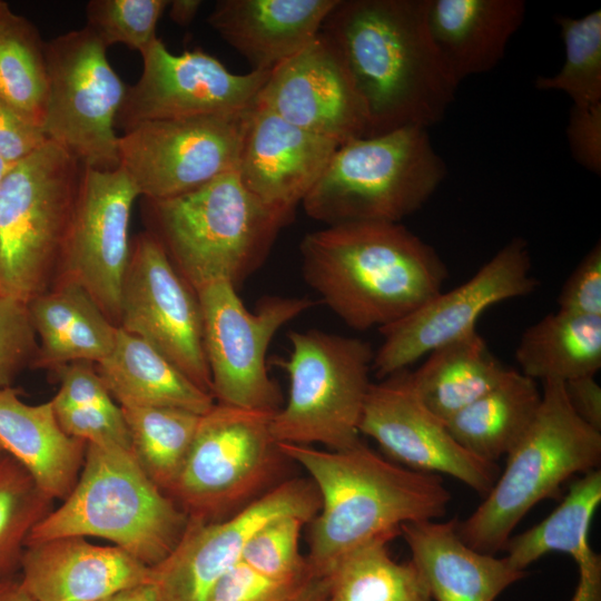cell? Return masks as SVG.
Masks as SVG:
<instances>
[{
    "instance_id": "484cf974",
    "label": "cell",
    "mask_w": 601,
    "mask_h": 601,
    "mask_svg": "<svg viewBox=\"0 0 601 601\" xmlns=\"http://www.w3.org/2000/svg\"><path fill=\"white\" fill-rule=\"evenodd\" d=\"M0 446L47 495L62 501L77 483L87 443L62 430L51 400L27 404L9 386L0 390Z\"/></svg>"
},
{
    "instance_id": "816d5d0a",
    "label": "cell",
    "mask_w": 601,
    "mask_h": 601,
    "mask_svg": "<svg viewBox=\"0 0 601 601\" xmlns=\"http://www.w3.org/2000/svg\"><path fill=\"white\" fill-rule=\"evenodd\" d=\"M0 601H35L14 577L0 578Z\"/></svg>"
},
{
    "instance_id": "3957f363",
    "label": "cell",
    "mask_w": 601,
    "mask_h": 601,
    "mask_svg": "<svg viewBox=\"0 0 601 601\" xmlns=\"http://www.w3.org/2000/svg\"><path fill=\"white\" fill-rule=\"evenodd\" d=\"M277 444L308 473L321 497L306 556L317 575L358 545L400 534L402 524L442 518L452 499L440 475L390 462L363 442L342 451Z\"/></svg>"
},
{
    "instance_id": "f1b7e54d",
    "label": "cell",
    "mask_w": 601,
    "mask_h": 601,
    "mask_svg": "<svg viewBox=\"0 0 601 601\" xmlns=\"http://www.w3.org/2000/svg\"><path fill=\"white\" fill-rule=\"evenodd\" d=\"M97 372L120 406H165L204 415L215 404L210 393L155 347L120 327L111 353L98 363Z\"/></svg>"
},
{
    "instance_id": "d6a6232c",
    "label": "cell",
    "mask_w": 601,
    "mask_h": 601,
    "mask_svg": "<svg viewBox=\"0 0 601 601\" xmlns=\"http://www.w3.org/2000/svg\"><path fill=\"white\" fill-rule=\"evenodd\" d=\"M396 534L367 541L342 556L328 572L325 601H432L412 560L400 563L387 544Z\"/></svg>"
},
{
    "instance_id": "1f68e13d",
    "label": "cell",
    "mask_w": 601,
    "mask_h": 601,
    "mask_svg": "<svg viewBox=\"0 0 601 601\" xmlns=\"http://www.w3.org/2000/svg\"><path fill=\"white\" fill-rule=\"evenodd\" d=\"M520 372L534 381L595 375L601 367V316L561 311L528 327L515 351Z\"/></svg>"
},
{
    "instance_id": "f546056e",
    "label": "cell",
    "mask_w": 601,
    "mask_h": 601,
    "mask_svg": "<svg viewBox=\"0 0 601 601\" xmlns=\"http://www.w3.org/2000/svg\"><path fill=\"white\" fill-rule=\"evenodd\" d=\"M427 355L407 377L424 406L444 423L492 390L509 370L477 331Z\"/></svg>"
},
{
    "instance_id": "30bf717a",
    "label": "cell",
    "mask_w": 601,
    "mask_h": 601,
    "mask_svg": "<svg viewBox=\"0 0 601 601\" xmlns=\"http://www.w3.org/2000/svg\"><path fill=\"white\" fill-rule=\"evenodd\" d=\"M274 414L215 403L201 415L167 493L189 520L226 519L279 483L276 479L289 460L272 435Z\"/></svg>"
},
{
    "instance_id": "ac0fdd59",
    "label": "cell",
    "mask_w": 601,
    "mask_h": 601,
    "mask_svg": "<svg viewBox=\"0 0 601 601\" xmlns=\"http://www.w3.org/2000/svg\"><path fill=\"white\" fill-rule=\"evenodd\" d=\"M140 196L120 168H83L62 252L66 278L80 284L107 317L119 323L129 258V223Z\"/></svg>"
},
{
    "instance_id": "83f0119b",
    "label": "cell",
    "mask_w": 601,
    "mask_h": 601,
    "mask_svg": "<svg viewBox=\"0 0 601 601\" xmlns=\"http://www.w3.org/2000/svg\"><path fill=\"white\" fill-rule=\"evenodd\" d=\"M30 319L40 338L37 366L72 362H101L112 351L117 331L91 295L66 278L50 293L28 303Z\"/></svg>"
},
{
    "instance_id": "52a82bcc",
    "label": "cell",
    "mask_w": 601,
    "mask_h": 601,
    "mask_svg": "<svg viewBox=\"0 0 601 601\" xmlns=\"http://www.w3.org/2000/svg\"><path fill=\"white\" fill-rule=\"evenodd\" d=\"M506 456L483 502L457 521L463 542L483 553L504 550L520 521L565 480L599 469L601 432L575 414L564 383L546 381L533 422Z\"/></svg>"
},
{
    "instance_id": "8992f818",
    "label": "cell",
    "mask_w": 601,
    "mask_h": 601,
    "mask_svg": "<svg viewBox=\"0 0 601 601\" xmlns=\"http://www.w3.org/2000/svg\"><path fill=\"white\" fill-rule=\"evenodd\" d=\"M446 174L428 129L406 126L341 144L302 205L326 226L400 223L427 203Z\"/></svg>"
},
{
    "instance_id": "d590c367",
    "label": "cell",
    "mask_w": 601,
    "mask_h": 601,
    "mask_svg": "<svg viewBox=\"0 0 601 601\" xmlns=\"http://www.w3.org/2000/svg\"><path fill=\"white\" fill-rule=\"evenodd\" d=\"M52 504L32 475L0 446V578L19 570L31 531Z\"/></svg>"
},
{
    "instance_id": "8d00e7d4",
    "label": "cell",
    "mask_w": 601,
    "mask_h": 601,
    "mask_svg": "<svg viewBox=\"0 0 601 601\" xmlns=\"http://www.w3.org/2000/svg\"><path fill=\"white\" fill-rule=\"evenodd\" d=\"M555 22L564 45V62L552 76H539V90L561 91L572 105L601 102V10L581 18L558 16Z\"/></svg>"
},
{
    "instance_id": "836d02e7",
    "label": "cell",
    "mask_w": 601,
    "mask_h": 601,
    "mask_svg": "<svg viewBox=\"0 0 601 601\" xmlns=\"http://www.w3.org/2000/svg\"><path fill=\"white\" fill-rule=\"evenodd\" d=\"M120 407L137 463L167 494L186 462L201 415L165 406Z\"/></svg>"
},
{
    "instance_id": "d6986e66",
    "label": "cell",
    "mask_w": 601,
    "mask_h": 601,
    "mask_svg": "<svg viewBox=\"0 0 601 601\" xmlns=\"http://www.w3.org/2000/svg\"><path fill=\"white\" fill-rule=\"evenodd\" d=\"M358 428L397 464L423 473L447 474L483 497L500 474L496 463L466 451L445 423L424 406L406 370L371 384Z\"/></svg>"
},
{
    "instance_id": "d4e9b609",
    "label": "cell",
    "mask_w": 601,
    "mask_h": 601,
    "mask_svg": "<svg viewBox=\"0 0 601 601\" xmlns=\"http://www.w3.org/2000/svg\"><path fill=\"white\" fill-rule=\"evenodd\" d=\"M525 12L523 0H427L426 21L446 70L460 85L500 63Z\"/></svg>"
},
{
    "instance_id": "ab89813d",
    "label": "cell",
    "mask_w": 601,
    "mask_h": 601,
    "mask_svg": "<svg viewBox=\"0 0 601 601\" xmlns=\"http://www.w3.org/2000/svg\"><path fill=\"white\" fill-rule=\"evenodd\" d=\"M38 354L28 304L0 294V390L12 386L22 368Z\"/></svg>"
},
{
    "instance_id": "5b68a950",
    "label": "cell",
    "mask_w": 601,
    "mask_h": 601,
    "mask_svg": "<svg viewBox=\"0 0 601 601\" xmlns=\"http://www.w3.org/2000/svg\"><path fill=\"white\" fill-rule=\"evenodd\" d=\"M188 515L141 470L131 450L87 443L76 485L27 542L100 538L152 568L179 543Z\"/></svg>"
},
{
    "instance_id": "74e56055",
    "label": "cell",
    "mask_w": 601,
    "mask_h": 601,
    "mask_svg": "<svg viewBox=\"0 0 601 601\" xmlns=\"http://www.w3.org/2000/svg\"><path fill=\"white\" fill-rule=\"evenodd\" d=\"M168 0H91L88 28L106 48L122 43L144 55L157 40L158 21Z\"/></svg>"
},
{
    "instance_id": "4fadbf2b",
    "label": "cell",
    "mask_w": 601,
    "mask_h": 601,
    "mask_svg": "<svg viewBox=\"0 0 601 601\" xmlns=\"http://www.w3.org/2000/svg\"><path fill=\"white\" fill-rule=\"evenodd\" d=\"M526 240L514 237L460 286L441 292L401 321L380 328L381 346L374 353L372 372L383 380L432 351L476 331L490 306L536 289Z\"/></svg>"
},
{
    "instance_id": "ba28073f",
    "label": "cell",
    "mask_w": 601,
    "mask_h": 601,
    "mask_svg": "<svg viewBox=\"0 0 601 601\" xmlns=\"http://www.w3.org/2000/svg\"><path fill=\"white\" fill-rule=\"evenodd\" d=\"M286 358L273 364L288 376L285 404L272 416L277 443L323 444L329 451L357 445L359 422L372 384V345L319 329L290 331Z\"/></svg>"
},
{
    "instance_id": "e0dca14e",
    "label": "cell",
    "mask_w": 601,
    "mask_h": 601,
    "mask_svg": "<svg viewBox=\"0 0 601 601\" xmlns=\"http://www.w3.org/2000/svg\"><path fill=\"white\" fill-rule=\"evenodd\" d=\"M141 57V76L127 87L116 117L115 127L124 131L151 120L243 114L270 72L233 73L199 48L174 55L159 38Z\"/></svg>"
},
{
    "instance_id": "60d3db41",
    "label": "cell",
    "mask_w": 601,
    "mask_h": 601,
    "mask_svg": "<svg viewBox=\"0 0 601 601\" xmlns=\"http://www.w3.org/2000/svg\"><path fill=\"white\" fill-rule=\"evenodd\" d=\"M277 580L240 561L213 585L205 601H290L314 578Z\"/></svg>"
},
{
    "instance_id": "7402d4cb",
    "label": "cell",
    "mask_w": 601,
    "mask_h": 601,
    "mask_svg": "<svg viewBox=\"0 0 601 601\" xmlns=\"http://www.w3.org/2000/svg\"><path fill=\"white\" fill-rule=\"evenodd\" d=\"M19 570L35 601H98L151 582V568L115 545L82 536L27 542Z\"/></svg>"
},
{
    "instance_id": "44dd1931",
    "label": "cell",
    "mask_w": 601,
    "mask_h": 601,
    "mask_svg": "<svg viewBox=\"0 0 601 601\" xmlns=\"http://www.w3.org/2000/svg\"><path fill=\"white\" fill-rule=\"evenodd\" d=\"M338 146L255 101L246 114L236 171L244 186L264 203L295 210Z\"/></svg>"
},
{
    "instance_id": "9a60e30c",
    "label": "cell",
    "mask_w": 601,
    "mask_h": 601,
    "mask_svg": "<svg viewBox=\"0 0 601 601\" xmlns=\"http://www.w3.org/2000/svg\"><path fill=\"white\" fill-rule=\"evenodd\" d=\"M119 324L211 394L198 296L150 231L136 239L130 253Z\"/></svg>"
},
{
    "instance_id": "e575fe53",
    "label": "cell",
    "mask_w": 601,
    "mask_h": 601,
    "mask_svg": "<svg viewBox=\"0 0 601 601\" xmlns=\"http://www.w3.org/2000/svg\"><path fill=\"white\" fill-rule=\"evenodd\" d=\"M46 42L10 8L0 17V99L42 128L48 76Z\"/></svg>"
},
{
    "instance_id": "7dc6e473",
    "label": "cell",
    "mask_w": 601,
    "mask_h": 601,
    "mask_svg": "<svg viewBox=\"0 0 601 601\" xmlns=\"http://www.w3.org/2000/svg\"><path fill=\"white\" fill-rule=\"evenodd\" d=\"M564 390L575 414L601 432V386L594 375L568 381L564 383Z\"/></svg>"
},
{
    "instance_id": "2e32d148",
    "label": "cell",
    "mask_w": 601,
    "mask_h": 601,
    "mask_svg": "<svg viewBox=\"0 0 601 601\" xmlns=\"http://www.w3.org/2000/svg\"><path fill=\"white\" fill-rule=\"evenodd\" d=\"M321 497L308 479L283 480L259 497L216 522L189 520L171 553L151 568L158 601H205L213 585L242 561L253 534L270 520L295 515L309 523Z\"/></svg>"
},
{
    "instance_id": "f6af8a7d",
    "label": "cell",
    "mask_w": 601,
    "mask_h": 601,
    "mask_svg": "<svg viewBox=\"0 0 601 601\" xmlns=\"http://www.w3.org/2000/svg\"><path fill=\"white\" fill-rule=\"evenodd\" d=\"M566 139L574 160L584 169L601 174V102L572 105Z\"/></svg>"
},
{
    "instance_id": "cb8c5ba5",
    "label": "cell",
    "mask_w": 601,
    "mask_h": 601,
    "mask_svg": "<svg viewBox=\"0 0 601 601\" xmlns=\"http://www.w3.org/2000/svg\"><path fill=\"white\" fill-rule=\"evenodd\" d=\"M337 0H218L208 23L252 70L270 71L321 31Z\"/></svg>"
},
{
    "instance_id": "bcb514c9",
    "label": "cell",
    "mask_w": 601,
    "mask_h": 601,
    "mask_svg": "<svg viewBox=\"0 0 601 601\" xmlns=\"http://www.w3.org/2000/svg\"><path fill=\"white\" fill-rule=\"evenodd\" d=\"M48 140L39 125L0 99V157L17 164Z\"/></svg>"
},
{
    "instance_id": "7c38bea8",
    "label": "cell",
    "mask_w": 601,
    "mask_h": 601,
    "mask_svg": "<svg viewBox=\"0 0 601 601\" xmlns=\"http://www.w3.org/2000/svg\"><path fill=\"white\" fill-rule=\"evenodd\" d=\"M201 308L204 346L218 403L276 413L283 406L269 376L267 349L277 331L315 305L307 297L269 296L249 312L228 282L196 292Z\"/></svg>"
},
{
    "instance_id": "4316f807",
    "label": "cell",
    "mask_w": 601,
    "mask_h": 601,
    "mask_svg": "<svg viewBox=\"0 0 601 601\" xmlns=\"http://www.w3.org/2000/svg\"><path fill=\"white\" fill-rule=\"evenodd\" d=\"M601 503V471L595 469L575 481L562 502L543 521L513 535L504 556L518 570L550 552L573 558L578 582L570 601H601V555L589 541L593 515Z\"/></svg>"
},
{
    "instance_id": "9c48e42d",
    "label": "cell",
    "mask_w": 601,
    "mask_h": 601,
    "mask_svg": "<svg viewBox=\"0 0 601 601\" xmlns=\"http://www.w3.org/2000/svg\"><path fill=\"white\" fill-rule=\"evenodd\" d=\"M83 167L48 140L0 183V294L26 304L62 255Z\"/></svg>"
},
{
    "instance_id": "7a4b0ae2",
    "label": "cell",
    "mask_w": 601,
    "mask_h": 601,
    "mask_svg": "<svg viewBox=\"0 0 601 601\" xmlns=\"http://www.w3.org/2000/svg\"><path fill=\"white\" fill-rule=\"evenodd\" d=\"M299 252L307 285L356 331L401 321L449 275L436 250L400 223L326 226L305 235Z\"/></svg>"
},
{
    "instance_id": "5bb4252c",
    "label": "cell",
    "mask_w": 601,
    "mask_h": 601,
    "mask_svg": "<svg viewBox=\"0 0 601 601\" xmlns=\"http://www.w3.org/2000/svg\"><path fill=\"white\" fill-rule=\"evenodd\" d=\"M247 111L138 124L118 137L119 167L145 199L191 191L236 170Z\"/></svg>"
},
{
    "instance_id": "603a6c76",
    "label": "cell",
    "mask_w": 601,
    "mask_h": 601,
    "mask_svg": "<svg viewBox=\"0 0 601 601\" xmlns=\"http://www.w3.org/2000/svg\"><path fill=\"white\" fill-rule=\"evenodd\" d=\"M457 521L410 522L400 528L432 601H495L526 577L505 558L476 551L463 542Z\"/></svg>"
},
{
    "instance_id": "8fae6325",
    "label": "cell",
    "mask_w": 601,
    "mask_h": 601,
    "mask_svg": "<svg viewBox=\"0 0 601 601\" xmlns=\"http://www.w3.org/2000/svg\"><path fill=\"white\" fill-rule=\"evenodd\" d=\"M45 51L46 136L83 168H118L115 122L127 86L109 63L107 48L85 27L46 42Z\"/></svg>"
},
{
    "instance_id": "f5cc1de1",
    "label": "cell",
    "mask_w": 601,
    "mask_h": 601,
    "mask_svg": "<svg viewBox=\"0 0 601 601\" xmlns=\"http://www.w3.org/2000/svg\"><path fill=\"white\" fill-rule=\"evenodd\" d=\"M16 164L9 162L2 157H0V183L6 178L9 171L13 168Z\"/></svg>"
},
{
    "instance_id": "277c9868",
    "label": "cell",
    "mask_w": 601,
    "mask_h": 601,
    "mask_svg": "<svg viewBox=\"0 0 601 601\" xmlns=\"http://www.w3.org/2000/svg\"><path fill=\"white\" fill-rule=\"evenodd\" d=\"M146 200L150 233L195 292L215 282L237 288L264 263L295 211L260 200L236 170L186 194Z\"/></svg>"
},
{
    "instance_id": "b9f144b4",
    "label": "cell",
    "mask_w": 601,
    "mask_h": 601,
    "mask_svg": "<svg viewBox=\"0 0 601 601\" xmlns=\"http://www.w3.org/2000/svg\"><path fill=\"white\" fill-rule=\"evenodd\" d=\"M59 390L51 398L55 405L89 407L107 414L122 415L100 375L89 362H72L55 367Z\"/></svg>"
},
{
    "instance_id": "ee69618b",
    "label": "cell",
    "mask_w": 601,
    "mask_h": 601,
    "mask_svg": "<svg viewBox=\"0 0 601 601\" xmlns=\"http://www.w3.org/2000/svg\"><path fill=\"white\" fill-rule=\"evenodd\" d=\"M558 311L601 316V244L598 242L573 269L558 296Z\"/></svg>"
},
{
    "instance_id": "c3c4849f",
    "label": "cell",
    "mask_w": 601,
    "mask_h": 601,
    "mask_svg": "<svg viewBox=\"0 0 601 601\" xmlns=\"http://www.w3.org/2000/svg\"><path fill=\"white\" fill-rule=\"evenodd\" d=\"M98 601H158L157 590L151 582L118 591Z\"/></svg>"
},
{
    "instance_id": "ffe728a7",
    "label": "cell",
    "mask_w": 601,
    "mask_h": 601,
    "mask_svg": "<svg viewBox=\"0 0 601 601\" xmlns=\"http://www.w3.org/2000/svg\"><path fill=\"white\" fill-rule=\"evenodd\" d=\"M256 104L339 145L367 135L365 102L339 55L321 33L270 70Z\"/></svg>"
},
{
    "instance_id": "f35d334b",
    "label": "cell",
    "mask_w": 601,
    "mask_h": 601,
    "mask_svg": "<svg viewBox=\"0 0 601 601\" xmlns=\"http://www.w3.org/2000/svg\"><path fill=\"white\" fill-rule=\"evenodd\" d=\"M302 518L283 515L259 528L247 542L242 561L257 572L277 580L295 581L317 575L299 551Z\"/></svg>"
},
{
    "instance_id": "f907efd6",
    "label": "cell",
    "mask_w": 601,
    "mask_h": 601,
    "mask_svg": "<svg viewBox=\"0 0 601 601\" xmlns=\"http://www.w3.org/2000/svg\"><path fill=\"white\" fill-rule=\"evenodd\" d=\"M329 589L328 575H315L290 601H325Z\"/></svg>"
},
{
    "instance_id": "7bdbcfd3",
    "label": "cell",
    "mask_w": 601,
    "mask_h": 601,
    "mask_svg": "<svg viewBox=\"0 0 601 601\" xmlns=\"http://www.w3.org/2000/svg\"><path fill=\"white\" fill-rule=\"evenodd\" d=\"M53 408L68 435L99 446L131 450L124 415L114 416L96 408L69 405L53 404Z\"/></svg>"
},
{
    "instance_id": "4dcf8cb0",
    "label": "cell",
    "mask_w": 601,
    "mask_h": 601,
    "mask_svg": "<svg viewBox=\"0 0 601 601\" xmlns=\"http://www.w3.org/2000/svg\"><path fill=\"white\" fill-rule=\"evenodd\" d=\"M541 403L536 381L509 368L487 393L450 418L454 440L473 455L492 463L518 444Z\"/></svg>"
},
{
    "instance_id": "6da1fadb",
    "label": "cell",
    "mask_w": 601,
    "mask_h": 601,
    "mask_svg": "<svg viewBox=\"0 0 601 601\" xmlns=\"http://www.w3.org/2000/svg\"><path fill=\"white\" fill-rule=\"evenodd\" d=\"M427 0H337L319 33L347 68L367 116L366 136L440 122L459 85L426 21ZM365 136V137H366Z\"/></svg>"
},
{
    "instance_id": "db71d44e",
    "label": "cell",
    "mask_w": 601,
    "mask_h": 601,
    "mask_svg": "<svg viewBox=\"0 0 601 601\" xmlns=\"http://www.w3.org/2000/svg\"><path fill=\"white\" fill-rule=\"evenodd\" d=\"M9 9L7 2L0 0V17Z\"/></svg>"
},
{
    "instance_id": "681fc988",
    "label": "cell",
    "mask_w": 601,
    "mask_h": 601,
    "mask_svg": "<svg viewBox=\"0 0 601 601\" xmlns=\"http://www.w3.org/2000/svg\"><path fill=\"white\" fill-rule=\"evenodd\" d=\"M203 1L200 0H174L169 1V17L178 26H189L195 19Z\"/></svg>"
}]
</instances>
